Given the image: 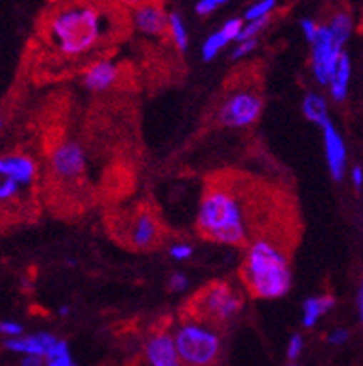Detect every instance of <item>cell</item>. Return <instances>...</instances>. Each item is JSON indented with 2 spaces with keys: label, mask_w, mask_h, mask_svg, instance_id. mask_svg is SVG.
Segmentation results:
<instances>
[{
  "label": "cell",
  "mask_w": 363,
  "mask_h": 366,
  "mask_svg": "<svg viewBox=\"0 0 363 366\" xmlns=\"http://www.w3.org/2000/svg\"><path fill=\"white\" fill-rule=\"evenodd\" d=\"M132 21L136 28L148 36H161L169 28V17L163 14V9L160 8L158 2H148V4L133 8Z\"/></svg>",
  "instance_id": "obj_12"
},
{
  "label": "cell",
  "mask_w": 363,
  "mask_h": 366,
  "mask_svg": "<svg viewBox=\"0 0 363 366\" xmlns=\"http://www.w3.org/2000/svg\"><path fill=\"white\" fill-rule=\"evenodd\" d=\"M254 49H256V39H247V41H241L240 45H237V49L232 52V58H234V60H240V58L247 56L248 52H252Z\"/></svg>",
  "instance_id": "obj_28"
},
{
  "label": "cell",
  "mask_w": 363,
  "mask_h": 366,
  "mask_svg": "<svg viewBox=\"0 0 363 366\" xmlns=\"http://www.w3.org/2000/svg\"><path fill=\"white\" fill-rule=\"evenodd\" d=\"M275 6H276V0H260V2H256V4L250 6V8L247 9L245 19H247V21H256V19L267 17L269 11H271Z\"/></svg>",
  "instance_id": "obj_22"
},
{
  "label": "cell",
  "mask_w": 363,
  "mask_h": 366,
  "mask_svg": "<svg viewBox=\"0 0 363 366\" xmlns=\"http://www.w3.org/2000/svg\"><path fill=\"white\" fill-rule=\"evenodd\" d=\"M0 173L8 179H14L15 182L26 188L32 186L37 177V166L32 158L26 154L14 153L8 157H2L0 160Z\"/></svg>",
  "instance_id": "obj_13"
},
{
  "label": "cell",
  "mask_w": 363,
  "mask_h": 366,
  "mask_svg": "<svg viewBox=\"0 0 363 366\" xmlns=\"http://www.w3.org/2000/svg\"><path fill=\"white\" fill-rule=\"evenodd\" d=\"M334 305H336V300L332 296H317L306 300L302 315L304 327H313L319 322V318L322 315H327Z\"/></svg>",
  "instance_id": "obj_17"
},
{
  "label": "cell",
  "mask_w": 363,
  "mask_h": 366,
  "mask_svg": "<svg viewBox=\"0 0 363 366\" xmlns=\"http://www.w3.org/2000/svg\"><path fill=\"white\" fill-rule=\"evenodd\" d=\"M67 353H69V346H67V342H65V340H58V342H56L54 346L48 350V353H46V359L60 357V355H67Z\"/></svg>",
  "instance_id": "obj_32"
},
{
  "label": "cell",
  "mask_w": 363,
  "mask_h": 366,
  "mask_svg": "<svg viewBox=\"0 0 363 366\" xmlns=\"http://www.w3.org/2000/svg\"><path fill=\"white\" fill-rule=\"evenodd\" d=\"M287 366H295V365H287Z\"/></svg>",
  "instance_id": "obj_41"
},
{
  "label": "cell",
  "mask_w": 363,
  "mask_h": 366,
  "mask_svg": "<svg viewBox=\"0 0 363 366\" xmlns=\"http://www.w3.org/2000/svg\"><path fill=\"white\" fill-rule=\"evenodd\" d=\"M110 0H58L41 23L46 46L63 60H82L123 36L126 15Z\"/></svg>",
  "instance_id": "obj_2"
},
{
  "label": "cell",
  "mask_w": 363,
  "mask_h": 366,
  "mask_svg": "<svg viewBox=\"0 0 363 366\" xmlns=\"http://www.w3.org/2000/svg\"><path fill=\"white\" fill-rule=\"evenodd\" d=\"M228 0H200L197 4V11L200 15H208L212 14L213 9H217L221 4H225Z\"/></svg>",
  "instance_id": "obj_29"
},
{
  "label": "cell",
  "mask_w": 363,
  "mask_h": 366,
  "mask_svg": "<svg viewBox=\"0 0 363 366\" xmlns=\"http://www.w3.org/2000/svg\"><path fill=\"white\" fill-rule=\"evenodd\" d=\"M243 309V296L232 285L213 281L200 288L185 307V315L198 320L223 327Z\"/></svg>",
  "instance_id": "obj_5"
},
{
  "label": "cell",
  "mask_w": 363,
  "mask_h": 366,
  "mask_svg": "<svg viewBox=\"0 0 363 366\" xmlns=\"http://www.w3.org/2000/svg\"><path fill=\"white\" fill-rule=\"evenodd\" d=\"M121 6H128V8H138V6L148 4V2H158V0H113Z\"/></svg>",
  "instance_id": "obj_37"
},
{
  "label": "cell",
  "mask_w": 363,
  "mask_h": 366,
  "mask_svg": "<svg viewBox=\"0 0 363 366\" xmlns=\"http://www.w3.org/2000/svg\"><path fill=\"white\" fill-rule=\"evenodd\" d=\"M349 80H350V60L349 56L343 52L337 61V67L334 71V74L330 76V93L332 97L336 101H343L347 97V92H349Z\"/></svg>",
  "instance_id": "obj_16"
},
{
  "label": "cell",
  "mask_w": 363,
  "mask_h": 366,
  "mask_svg": "<svg viewBox=\"0 0 363 366\" xmlns=\"http://www.w3.org/2000/svg\"><path fill=\"white\" fill-rule=\"evenodd\" d=\"M173 333L182 366H217L223 353L219 327L185 315Z\"/></svg>",
  "instance_id": "obj_4"
},
{
  "label": "cell",
  "mask_w": 363,
  "mask_h": 366,
  "mask_svg": "<svg viewBox=\"0 0 363 366\" xmlns=\"http://www.w3.org/2000/svg\"><path fill=\"white\" fill-rule=\"evenodd\" d=\"M322 136H324V151H327V162L330 175L334 177V181H341L343 175H345L347 149L339 132H337L330 119L322 125Z\"/></svg>",
  "instance_id": "obj_11"
},
{
  "label": "cell",
  "mask_w": 363,
  "mask_h": 366,
  "mask_svg": "<svg viewBox=\"0 0 363 366\" xmlns=\"http://www.w3.org/2000/svg\"><path fill=\"white\" fill-rule=\"evenodd\" d=\"M287 204L245 175L219 173L204 186L197 231L204 240L247 249L256 238L290 234Z\"/></svg>",
  "instance_id": "obj_1"
},
{
  "label": "cell",
  "mask_w": 363,
  "mask_h": 366,
  "mask_svg": "<svg viewBox=\"0 0 363 366\" xmlns=\"http://www.w3.org/2000/svg\"><path fill=\"white\" fill-rule=\"evenodd\" d=\"M45 366H76V362L73 361L71 353H67V355H60V357L46 359Z\"/></svg>",
  "instance_id": "obj_35"
},
{
  "label": "cell",
  "mask_w": 363,
  "mask_h": 366,
  "mask_svg": "<svg viewBox=\"0 0 363 366\" xmlns=\"http://www.w3.org/2000/svg\"><path fill=\"white\" fill-rule=\"evenodd\" d=\"M145 359L150 366H182L175 333L161 330L150 335L145 344Z\"/></svg>",
  "instance_id": "obj_10"
},
{
  "label": "cell",
  "mask_w": 363,
  "mask_h": 366,
  "mask_svg": "<svg viewBox=\"0 0 363 366\" xmlns=\"http://www.w3.org/2000/svg\"><path fill=\"white\" fill-rule=\"evenodd\" d=\"M0 331L8 337V339H15L23 335V325L15 324V322H2L0 324Z\"/></svg>",
  "instance_id": "obj_27"
},
{
  "label": "cell",
  "mask_w": 363,
  "mask_h": 366,
  "mask_svg": "<svg viewBox=\"0 0 363 366\" xmlns=\"http://www.w3.org/2000/svg\"><path fill=\"white\" fill-rule=\"evenodd\" d=\"M290 234L260 237L247 247L241 266V281L250 296L276 300L290 292Z\"/></svg>",
  "instance_id": "obj_3"
},
{
  "label": "cell",
  "mask_w": 363,
  "mask_h": 366,
  "mask_svg": "<svg viewBox=\"0 0 363 366\" xmlns=\"http://www.w3.org/2000/svg\"><path fill=\"white\" fill-rule=\"evenodd\" d=\"M341 54H343V51L334 41L330 28L319 26V34L315 37V41H313L312 52L313 74H315L319 84H330V76L336 71Z\"/></svg>",
  "instance_id": "obj_9"
},
{
  "label": "cell",
  "mask_w": 363,
  "mask_h": 366,
  "mask_svg": "<svg viewBox=\"0 0 363 366\" xmlns=\"http://www.w3.org/2000/svg\"><path fill=\"white\" fill-rule=\"evenodd\" d=\"M302 112L306 119L312 121V123H317V125H324L328 121L327 114V102L324 99L315 95V93H308L302 101Z\"/></svg>",
  "instance_id": "obj_18"
},
{
  "label": "cell",
  "mask_w": 363,
  "mask_h": 366,
  "mask_svg": "<svg viewBox=\"0 0 363 366\" xmlns=\"http://www.w3.org/2000/svg\"><path fill=\"white\" fill-rule=\"evenodd\" d=\"M21 190H23V186L19 184V182L4 177V181L0 184V199H2L4 204L9 203V201H15L19 197V194H21Z\"/></svg>",
  "instance_id": "obj_23"
},
{
  "label": "cell",
  "mask_w": 363,
  "mask_h": 366,
  "mask_svg": "<svg viewBox=\"0 0 363 366\" xmlns=\"http://www.w3.org/2000/svg\"><path fill=\"white\" fill-rule=\"evenodd\" d=\"M328 28H330L332 36H334V41L343 49V45H345L347 39L350 37V32H352V19L347 14H337L334 15Z\"/></svg>",
  "instance_id": "obj_19"
},
{
  "label": "cell",
  "mask_w": 363,
  "mask_h": 366,
  "mask_svg": "<svg viewBox=\"0 0 363 366\" xmlns=\"http://www.w3.org/2000/svg\"><path fill=\"white\" fill-rule=\"evenodd\" d=\"M169 32L175 39L178 51L184 52L188 49V32H185L184 21L180 19L178 14H170L169 15Z\"/></svg>",
  "instance_id": "obj_20"
},
{
  "label": "cell",
  "mask_w": 363,
  "mask_h": 366,
  "mask_svg": "<svg viewBox=\"0 0 363 366\" xmlns=\"http://www.w3.org/2000/svg\"><path fill=\"white\" fill-rule=\"evenodd\" d=\"M88 158L76 142H60L52 149L51 169L58 181L76 182L86 173Z\"/></svg>",
  "instance_id": "obj_8"
},
{
  "label": "cell",
  "mask_w": 363,
  "mask_h": 366,
  "mask_svg": "<svg viewBox=\"0 0 363 366\" xmlns=\"http://www.w3.org/2000/svg\"><path fill=\"white\" fill-rule=\"evenodd\" d=\"M223 32H225V36L228 37V39H237L241 34V30H243V21L241 19H230L228 23H225V26L221 28Z\"/></svg>",
  "instance_id": "obj_25"
},
{
  "label": "cell",
  "mask_w": 363,
  "mask_h": 366,
  "mask_svg": "<svg viewBox=\"0 0 363 366\" xmlns=\"http://www.w3.org/2000/svg\"><path fill=\"white\" fill-rule=\"evenodd\" d=\"M269 23V17H262V19H256V21H248L247 26H243L241 30L240 37H237V41H247V39H254V36L262 32L263 26Z\"/></svg>",
  "instance_id": "obj_24"
},
{
  "label": "cell",
  "mask_w": 363,
  "mask_h": 366,
  "mask_svg": "<svg viewBox=\"0 0 363 366\" xmlns=\"http://www.w3.org/2000/svg\"><path fill=\"white\" fill-rule=\"evenodd\" d=\"M60 315H69V307H61Z\"/></svg>",
  "instance_id": "obj_40"
},
{
  "label": "cell",
  "mask_w": 363,
  "mask_h": 366,
  "mask_svg": "<svg viewBox=\"0 0 363 366\" xmlns=\"http://www.w3.org/2000/svg\"><path fill=\"white\" fill-rule=\"evenodd\" d=\"M113 232L123 242V246L136 251H150L163 242L165 229L161 225L158 214L147 204L126 210L113 222Z\"/></svg>",
  "instance_id": "obj_6"
},
{
  "label": "cell",
  "mask_w": 363,
  "mask_h": 366,
  "mask_svg": "<svg viewBox=\"0 0 363 366\" xmlns=\"http://www.w3.org/2000/svg\"><path fill=\"white\" fill-rule=\"evenodd\" d=\"M58 342L56 337L48 333H37L32 335V337H15V339L6 340V348L9 352L15 353H23V355H41V357H46L48 350Z\"/></svg>",
  "instance_id": "obj_15"
},
{
  "label": "cell",
  "mask_w": 363,
  "mask_h": 366,
  "mask_svg": "<svg viewBox=\"0 0 363 366\" xmlns=\"http://www.w3.org/2000/svg\"><path fill=\"white\" fill-rule=\"evenodd\" d=\"M46 357H41V355H24L23 361H21V366H45Z\"/></svg>",
  "instance_id": "obj_36"
},
{
  "label": "cell",
  "mask_w": 363,
  "mask_h": 366,
  "mask_svg": "<svg viewBox=\"0 0 363 366\" xmlns=\"http://www.w3.org/2000/svg\"><path fill=\"white\" fill-rule=\"evenodd\" d=\"M302 32L306 34V37H308V41H315V37H317L319 34V26L315 23H313L312 19H304L302 21Z\"/></svg>",
  "instance_id": "obj_31"
},
{
  "label": "cell",
  "mask_w": 363,
  "mask_h": 366,
  "mask_svg": "<svg viewBox=\"0 0 363 366\" xmlns=\"http://www.w3.org/2000/svg\"><path fill=\"white\" fill-rule=\"evenodd\" d=\"M302 348H304L302 335H293L290 344H287V359L295 361V359L299 357L300 353H302Z\"/></svg>",
  "instance_id": "obj_26"
},
{
  "label": "cell",
  "mask_w": 363,
  "mask_h": 366,
  "mask_svg": "<svg viewBox=\"0 0 363 366\" xmlns=\"http://www.w3.org/2000/svg\"><path fill=\"white\" fill-rule=\"evenodd\" d=\"M263 110L262 95L256 89L240 88L223 101L217 119L228 129H243L254 125Z\"/></svg>",
  "instance_id": "obj_7"
},
{
  "label": "cell",
  "mask_w": 363,
  "mask_h": 366,
  "mask_svg": "<svg viewBox=\"0 0 363 366\" xmlns=\"http://www.w3.org/2000/svg\"><path fill=\"white\" fill-rule=\"evenodd\" d=\"M358 311H359V318L363 320V281L359 285V292H358Z\"/></svg>",
  "instance_id": "obj_39"
},
{
  "label": "cell",
  "mask_w": 363,
  "mask_h": 366,
  "mask_svg": "<svg viewBox=\"0 0 363 366\" xmlns=\"http://www.w3.org/2000/svg\"><path fill=\"white\" fill-rule=\"evenodd\" d=\"M119 79V67L110 60H98L83 73V86L91 92H106Z\"/></svg>",
  "instance_id": "obj_14"
},
{
  "label": "cell",
  "mask_w": 363,
  "mask_h": 366,
  "mask_svg": "<svg viewBox=\"0 0 363 366\" xmlns=\"http://www.w3.org/2000/svg\"><path fill=\"white\" fill-rule=\"evenodd\" d=\"M193 255V249L188 244H178V246L170 247V257L176 260H185Z\"/></svg>",
  "instance_id": "obj_30"
},
{
  "label": "cell",
  "mask_w": 363,
  "mask_h": 366,
  "mask_svg": "<svg viewBox=\"0 0 363 366\" xmlns=\"http://www.w3.org/2000/svg\"><path fill=\"white\" fill-rule=\"evenodd\" d=\"M228 41H230V39L225 36V32H223V30H219V32H215L213 36L208 37L206 43H204V46H203V58H204V60H206V61L213 60V58L219 54V51H221L223 46H225Z\"/></svg>",
  "instance_id": "obj_21"
},
{
  "label": "cell",
  "mask_w": 363,
  "mask_h": 366,
  "mask_svg": "<svg viewBox=\"0 0 363 366\" xmlns=\"http://www.w3.org/2000/svg\"><path fill=\"white\" fill-rule=\"evenodd\" d=\"M352 182H354V186L358 188V190H362L363 186V169L359 166H356L354 169H352Z\"/></svg>",
  "instance_id": "obj_38"
},
{
  "label": "cell",
  "mask_w": 363,
  "mask_h": 366,
  "mask_svg": "<svg viewBox=\"0 0 363 366\" xmlns=\"http://www.w3.org/2000/svg\"><path fill=\"white\" fill-rule=\"evenodd\" d=\"M169 287H170V290H175V292H178V290H184V288L188 287V277H185L184 274H175L173 277H170Z\"/></svg>",
  "instance_id": "obj_34"
},
{
  "label": "cell",
  "mask_w": 363,
  "mask_h": 366,
  "mask_svg": "<svg viewBox=\"0 0 363 366\" xmlns=\"http://www.w3.org/2000/svg\"><path fill=\"white\" fill-rule=\"evenodd\" d=\"M349 340V331L347 330H336L328 335V342L334 344V346H341Z\"/></svg>",
  "instance_id": "obj_33"
}]
</instances>
